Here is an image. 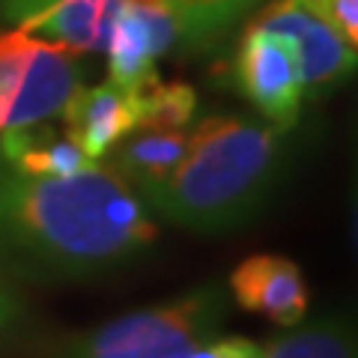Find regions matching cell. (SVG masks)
<instances>
[{
  "label": "cell",
  "mask_w": 358,
  "mask_h": 358,
  "mask_svg": "<svg viewBox=\"0 0 358 358\" xmlns=\"http://www.w3.org/2000/svg\"><path fill=\"white\" fill-rule=\"evenodd\" d=\"M260 358H355L352 338L341 326H308L266 343Z\"/></svg>",
  "instance_id": "cell-11"
},
{
  "label": "cell",
  "mask_w": 358,
  "mask_h": 358,
  "mask_svg": "<svg viewBox=\"0 0 358 358\" xmlns=\"http://www.w3.org/2000/svg\"><path fill=\"white\" fill-rule=\"evenodd\" d=\"M21 320V301L18 296L0 281V338H6L9 329Z\"/></svg>",
  "instance_id": "cell-14"
},
{
  "label": "cell",
  "mask_w": 358,
  "mask_h": 358,
  "mask_svg": "<svg viewBox=\"0 0 358 358\" xmlns=\"http://www.w3.org/2000/svg\"><path fill=\"white\" fill-rule=\"evenodd\" d=\"M33 45H36V36H30L24 30H18V27L0 30V131L6 126L9 108H13L21 75L27 69Z\"/></svg>",
  "instance_id": "cell-12"
},
{
  "label": "cell",
  "mask_w": 358,
  "mask_h": 358,
  "mask_svg": "<svg viewBox=\"0 0 358 358\" xmlns=\"http://www.w3.org/2000/svg\"><path fill=\"white\" fill-rule=\"evenodd\" d=\"M230 296L245 310L278 322V326H299L308 313V287L301 268L284 257H251L236 266L230 275Z\"/></svg>",
  "instance_id": "cell-9"
},
{
  "label": "cell",
  "mask_w": 358,
  "mask_h": 358,
  "mask_svg": "<svg viewBox=\"0 0 358 358\" xmlns=\"http://www.w3.org/2000/svg\"><path fill=\"white\" fill-rule=\"evenodd\" d=\"M301 3L331 30H338L350 45H358V0H301Z\"/></svg>",
  "instance_id": "cell-13"
},
{
  "label": "cell",
  "mask_w": 358,
  "mask_h": 358,
  "mask_svg": "<svg viewBox=\"0 0 358 358\" xmlns=\"http://www.w3.org/2000/svg\"><path fill=\"white\" fill-rule=\"evenodd\" d=\"M281 131L239 117H209L188 131L171 176L138 192L155 215L188 230H224L251 215L275 182Z\"/></svg>",
  "instance_id": "cell-3"
},
{
  "label": "cell",
  "mask_w": 358,
  "mask_h": 358,
  "mask_svg": "<svg viewBox=\"0 0 358 358\" xmlns=\"http://www.w3.org/2000/svg\"><path fill=\"white\" fill-rule=\"evenodd\" d=\"M230 317V293L206 287L197 293L120 317L66 343L54 358H192L218 338Z\"/></svg>",
  "instance_id": "cell-4"
},
{
  "label": "cell",
  "mask_w": 358,
  "mask_h": 358,
  "mask_svg": "<svg viewBox=\"0 0 358 358\" xmlns=\"http://www.w3.org/2000/svg\"><path fill=\"white\" fill-rule=\"evenodd\" d=\"M78 87H84L81 54L66 48V45L36 36L3 131L45 126L48 120L60 117Z\"/></svg>",
  "instance_id": "cell-7"
},
{
  "label": "cell",
  "mask_w": 358,
  "mask_h": 358,
  "mask_svg": "<svg viewBox=\"0 0 358 358\" xmlns=\"http://www.w3.org/2000/svg\"><path fill=\"white\" fill-rule=\"evenodd\" d=\"M155 236L152 212L102 162L69 176L0 164V263L15 272L96 275L131 260Z\"/></svg>",
  "instance_id": "cell-1"
},
{
  "label": "cell",
  "mask_w": 358,
  "mask_h": 358,
  "mask_svg": "<svg viewBox=\"0 0 358 358\" xmlns=\"http://www.w3.org/2000/svg\"><path fill=\"white\" fill-rule=\"evenodd\" d=\"M66 134L84 150L87 159L99 162L114 143L143 122L138 87L122 90L110 81L96 87H78L69 105L63 108Z\"/></svg>",
  "instance_id": "cell-8"
},
{
  "label": "cell",
  "mask_w": 358,
  "mask_h": 358,
  "mask_svg": "<svg viewBox=\"0 0 358 358\" xmlns=\"http://www.w3.org/2000/svg\"><path fill=\"white\" fill-rule=\"evenodd\" d=\"M233 81L239 93L268 120V126L287 131L296 126L305 99V78L299 57L281 33L245 21V33L233 57Z\"/></svg>",
  "instance_id": "cell-5"
},
{
  "label": "cell",
  "mask_w": 358,
  "mask_h": 358,
  "mask_svg": "<svg viewBox=\"0 0 358 358\" xmlns=\"http://www.w3.org/2000/svg\"><path fill=\"white\" fill-rule=\"evenodd\" d=\"M188 150V129L185 126H138L110 147L102 159L108 171H114L122 182L134 192H143L182 162Z\"/></svg>",
  "instance_id": "cell-10"
},
{
  "label": "cell",
  "mask_w": 358,
  "mask_h": 358,
  "mask_svg": "<svg viewBox=\"0 0 358 358\" xmlns=\"http://www.w3.org/2000/svg\"><path fill=\"white\" fill-rule=\"evenodd\" d=\"M260 27L281 33L293 45L305 90H322L355 72L358 45H350L320 15H313L301 0H266L251 15Z\"/></svg>",
  "instance_id": "cell-6"
},
{
  "label": "cell",
  "mask_w": 358,
  "mask_h": 358,
  "mask_svg": "<svg viewBox=\"0 0 358 358\" xmlns=\"http://www.w3.org/2000/svg\"><path fill=\"white\" fill-rule=\"evenodd\" d=\"M266 0H0V18L78 54H105L108 81L134 90L164 57L227 39Z\"/></svg>",
  "instance_id": "cell-2"
}]
</instances>
